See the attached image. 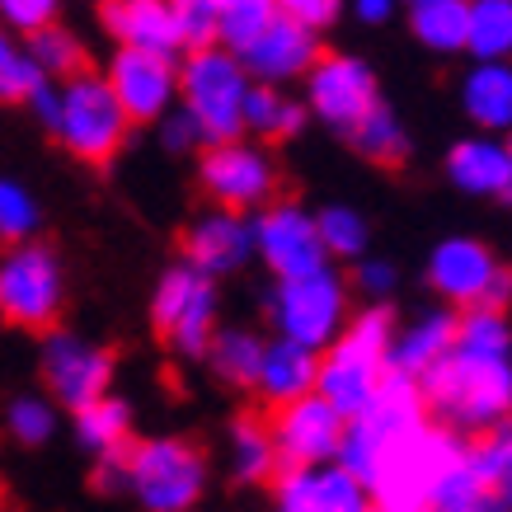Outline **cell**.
<instances>
[{
  "label": "cell",
  "mask_w": 512,
  "mask_h": 512,
  "mask_svg": "<svg viewBox=\"0 0 512 512\" xmlns=\"http://www.w3.org/2000/svg\"><path fill=\"white\" fill-rule=\"evenodd\" d=\"M5 428H10L15 442L38 447V442H47L52 428H57V409H52V400H43V395H15L10 409H5Z\"/></svg>",
  "instance_id": "40"
},
{
  "label": "cell",
  "mask_w": 512,
  "mask_h": 512,
  "mask_svg": "<svg viewBox=\"0 0 512 512\" xmlns=\"http://www.w3.org/2000/svg\"><path fill=\"white\" fill-rule=\"evenodd\" d=\"M104 76H109L113 94H118V104L127 109L132 123H160V118H170V104L179 99L184 62L137 52V47H118Z\"/></svg>",
  "instance_id": "16"
},
{
  "label": "cell",
  "mask_w": 512,
  "mask_h": 512,
  "mask_svg": "<svg viewBox=\"0 0 512 512\" xmlns=\"http://www.w3.org/2000/svg\"><path fill=\"white\" fill-rule=\"evenodd\" d=\"M306 109H315V118H325L329 127L353 137V127L372 109H381L372 66L353 52H325L306 76Z\"/></svg>",
  "instance_id": "13"
},
{
  "label": "cell",
  "mask_w": 512,
  "mask_h": 512,
  "mask_svg": "<svg viewBox=\"0 0 512 512\" xmlns=\"http://www.w3.org/2000/svg\"><path fill=\"white\" fill-rule=\"evenodd\" d=\"M38 231V202L24 184L0 179V235L5 240H29Z\"/></svg>",
  "instance_id": "41"
},
{
  "label": "cell",
  "mask_w": 512,
  "mask_h": 512,
  "mask_svg": "<svg viewBox=\"0 0 512 512\" xmlns=\"http://www.w3.org/2000/svg\"><path fill=\"white\" fill-rule=\"evenodd\" d=\"M353 15H357V19H367V24H381V19L390 15V0H357Z\"/></svg>",
  "instance_id": "49"
},
{
  "label": "cell",
  "mask_w": 512,
  "mask_h": 512,
  "mask_svg": "<svg viewBox=\"0 0 512 512\" xmlns=\"http://www.w3.org/2000/svg\"><path fill=\"white\" fill-rule=\"evenodd\" d=\"M29 52L38 57L47 80H66L71 85L76 76H85V43L71 29H62V24H52L38 38H29Z\"/></svg>",
  "instance_id": "35"
},
{
  "label": "cell",
  "mask_w": 512,
  "mask_h": 512,
  "mask_svg": "<svg viewBox=\"0 0 512 512\" xmlns=\"http://www.w3.org/2000/svg\"><path fill=\"white\" fill-rule=\"evenodd\" d=\"M264 357H268V343L259 339L254 329L231 325V329H221L217 334L207 362H212V372H217L221 381H231V386H259Z\"/></svg>",
  "instance_id": "28"
},
{
  "label": "cell",
  "mask_w": 512,
  "mask_h": 512,
  "mask_svg": "<svg viewBox=\"0 0 512 512\" xmlns=\"http://www.w3.org/2000/svg\"><path fill=\"white\" fill-rule=\"evenodd\" d=\"M320 357L325 353H311V348H301V343L273 339L254 390H259L273 409H287V404H296V400H311L315 390H320Z\"/></svg>",
  "instance_id": "24"
},
{
  "label": "cell",
  "mask_w": 512,
  "mask_h": 512,
  "mask_svg": "<svg viewBox=\"0 0 512 512\" xmlns=\"http://www.w3.org/2000/svg\"><path fill=\"white\" fill-rule=\"evenodd\" d=\"M320 57H325V52H320V38H315L306 24H296L292 15H282V5H278L273 29L249 47L240 62H245V71L254 76V85H282V80L311 76Z\"/></svg>",
  "instance_id": "20"
},
{
  "label": "cell",
  "mask_w": 512,
  "mask_h": 512,
  "mask_svg": "<svg viewBox=\"0 0 512 512\" xmlns=\"http://www.w3.org/2000/svg\"><path fill=\"white\" fill-rule=\"evenodd\" d=\"M94 489H104V494H118V489H132V451H109V456H99V466H94Z\"/></svg>",
  "instance_id": "43"
},
{
  "label": "cell",
  "mask_w": 512,
  "mask_h": 512,
  "mask_svg": "<svg viewBox=\"0 0 512 512\" xmlns=\"http://www.w3.org/2000/svg\"><path fill=\"white\" fill-rule=\"evenodd\" d=\"M409 29L428 52H466L470 47V5L466 0H414Z\"/></svg>",
  "instance_id": "27"
},
{
  "label": "cell",
  "mask_w": 512,
  "mask_h": 512,
  "mask_svg": "<svg viewBox=\"0 0 512 512\" xmlns=\"http://www.w3.org/2000/svg\"><path fill=\"white\" fill-rule=\"evenodd\" d=\"M43 381L52 390V400L66 404L71 414L90 409V404L109 400L113 381V357L99 343L80 339V334H47L43 343Z\"/></svg>",
  "instance_id": "15"
},
{
  "label": "cell",
  "mask_w": 512,
  "mask_h": 512,
  "mask_svg": "<svg viewBox=\"0 0 512 512\" xmlns=\"http://www.w3.org/2000/svg\"><path fill=\"white\" fill-rule=\"evenodd\" d=\"M508 146H512V137H508Z\"/></svg>",
  "instance_id": "51"
},
{
  "label": "cell",
  "mask_w": 512,
  "mask_h": 512,
  "mask_svg": "<svg viewBox=\"0 0 512 512\" xmlns=\"http://www.w3.org/2000/svg\"><path fill=\"white\" fill-rule=\"evenodd\" d=\"M320 221V240H325L329 259H367V221L357 217L353 207H343V202H329L315 212Z\"/></svg>",
  "instance_id": "36"
},
{
  "label": "cell",
  "mask_w": 512,
  "mask_h": 512,
  "mask_svg": "<svg viewBox=\"0 0 512 512\" xmlns=\"http://www.w3.org/2000/svg\"><path fill=\"white\" fill-rule=\"evenodd\" d=\"M466 451L470 447L451 428H433V423L423 433L404 437L400 447L381 456L376 475L367 480L376 512H433V494L466 461Z\"/></svg>",
  "instance_id": "3"
},
{
  "label": "cell",
  "mask_w": 512,
  "mask_h": 512,
  "mask_svg": "<svg viewBox=\"0 0 512 512\" xmlns=\"http://www.w3.org/2000/svg\"><path fill=\"white\" fill-rule=\"evenodd\" d=\"M353 146L367 160H376V165H400V160L409 156V132H404L400 118L381 104V109H372L353 127Z\"/></svg>",
  "instance_id": "34"
},
{
  "label": "cell",
  "mask_w": 512,
  "mask_h": 512,
  "mask_svg": "<svg viewBox=\"0 0 512 512\" xmlns=\"http://www.w3.org/2000/svg\"><path fill=\"white\" fill-rule=\"evenodd\" d=\"M151 325L174 343V353L207 357L217 343V292L212 278H202L198 268H165V278L151 292Z\"/></svg>",
  "instance_id": "8"
},
{
  "label": "cell",
  "mask_w": 512,
  "mask_h": 512,
  "mask_svg": "<svg viewBox=\"0 0 512 512\" xmlns=\"http://www.w3.org/2000/svg\"><path fill=\"white\" fill-rule=\"evenodd\" d=\"M99 15H104V29L113 33L118 47H137V52H156V57L184 52L179 15L165 0H109Z\"/></svg>",
  "instance_id": "21"
},
{
  "label": "cell",
  "mask_w": 512,
  "mask_h": 512,
  "mask_svg": "<svg viewBox=\"0 0 512 512\" xmlns=\"http://www.w3.org/2000/svg\"><path fill=\"white\" fill-rule=\"evenodd\" d=\"M268 428H273V442H278L282 470H320L339 461L348 419L329 400L311 395V400H296L287 409H273Z\"/></svg>",
  "instance_id": "12"
},
{
  "label": "cell",
  "mask_w": 512,
  "mask_h": 512,
  "mask_svg": "<svg viewBox=\"0 0 512 512\" xmlns=\"http://www.w3.org/2000/svg\"><path fill=\"white\" fill-rule=\"evenodd\" d=\"M282 15H292L296 24H306L311 33L329 29L334 19H339V0H287L282 5Z\"/></svg>",
  "instance_id": "45"
},
{
  "label": "cell",
  "mask_w": 512,
  "mask_h": 512,
  "mask_svg": "<svg viewBox=\"0 0 512 512\" xmlns=\"http://www.w3.org/2000/svg\"><path fill=\"white\" fill-rule=\"evenodd\" d=\"M461 109L484 137H512V62H475L461 85Z\"/></svg>",
  "instance_id": "25"
},
{
  "label": "cell",
  "mask_w": 512,
  "mask_h": 512,
  "mask_svg": "<svg viewBox=\"0 0 512 512\" xmlns=\"http://www.w3.org/2000/svg\"><path fill=\"white\" fill-rule=\"evenodd\" d=\"M466 512H512V508H508V503H503L498 494H484V498H475Z\"/></svg>",
  "instance_id": "50"
},
{
  "label": "cell",
  "mask_w": 512,
  "mask_h": 512,
  "mask_svg": "<svg viewBox=\"0 0 512 512\" xmlns=\"http://www.w3.org/2000/svg\"><path fill=\"white\" fill-rule=\"evenodd\" d=\"M447 179L475 198H508L512 188V146L498 137H461L447 151Z\"/></svg>",
  "instance_id": "22"
},
{
  "label": "cell",
  "mask_w": 512,
  "mask_h": 512,
  "mask_svg": "<svg viewBox=\"0 0 512 512\" xmlns=\"http://www.w3.org/2000/svg\"><path fill=\"white\" fill-rule=\"evenodd\" d=\"M52 80H47V71L38 66V57H33L29 47H15V43H0V94L10 99V104H33L38 94L47 90Z\"/></svg>",
  "instance_id": "37"
},
{
  "label": "cell",
  "mask_w": 512,
  "mask_h": 512,
  "mask_svg": "<svg viewBox=\"0 0 512 512\" xmlns=\"http://www.w3.org/2000/svg\"><path fill=\"white\" fill-rule=\"evenodd\" d=\"M428 428V400H423L419 381H409V376H386V386L376 390V400L348 423V433H343V451L334 466L353 470L357 480L367 484L381 466V456L390 447H400L404 437H414Z\"/></svg>",
  "instance_id": "5"
},
{
  "label": "cell",
  "mask_w": 512,
  "mask_h": 512,
  "mask_svg": "<svg viewBox=\"0 0 512 512\" xmlns=\"http://www.w3.org/2000/svg\"><path fill=\"white\" fill-rule=\"evenodd\" d=\"M160 137H165V146H170V151H198V146H212V141H207V132H202V127L193 123L184 109L165 118Z\"/></svg>",
  "instance_id": "44"
},
{
  "label": "cell",
  "mask_w": 512,
  "mask_h": 512,
  "mask_svg": "<svg viewBox=\"0 0 512 512\" xmlns=\"http://www.w3.org/2000/svg\"><path fill=\"white\" fill-rule=\"evenodd\" d=\"M231 475L245 484L278 480L282 475V456H278V442H273L268 419L240 414V419L231 423Z\"/></svg>",
  "instance_id": "26"
},
{
  "label": "cell",
  "mask_w": 512,
  "mask_h": 512,
  "mask_svg": "<svg viewBox=\"0 0 512 512\" xmlns=\"http://www.w3.org/2000/svg\"><path fill=\"white\" fill-rule=\"evenodd\" d=\"M198 179L207 188V198L217 207H231V212H245V207H259V202L273 198L278 188V170L268 160L264 146L254 141H221V146H207L198 165ZM273 207V202H268Z\"/></svg>",
  "instance_id": "14"
},
{
  "label": "cell",
  "mask_w": 512,
  "mask_h": 512,
  "mask_svg": "<svg viewBox=\"0 0 512 512\" xmlns=\"http://www.w3.org/2000/svg\"><path fill=\"white\" fill-rule=\"evenodd\" d=\"M470 461L480 470L484 489L498 494L512 508V419H503L498 428L475 437V442H470Z\"/></svg>",
  "instance_id": "32"
},
{
  "label": "cell",
  "mask_w": 512,
  "mask_h": 512,
  "mask_svg": "<svg viewBox=\"0 0 512 512\" xmlns=\"http://www.w3.org/2000/svg\"><path fill=\"white\" fill-rule=\"evenodd\" d=\"M268 311H273L278 339L301 343L311 353H329L343 339V329L353 325L348 320V287L334 268H320V273L296 282H278L268 296Z\"/></svg>",
  "instance_id": "6"
},
{
  "label": "cell",
  "mask_w": 512,
  "mask_h": 512,
  "mask_svg": "<svg viewBox=\"0 0 512 512\" xmlns=\"http://www.w3.org/2000/svg\"><path fill=\"white\" fill-rule=\"evenodd\" d=\"M254 90V76L245 71V62L212 47V52H188L184 57V80H179V104L193 123L207 132L212 146L221 141H240L245 132V104Z\"/></svg>",
  "instance_id": "4"
},
{
  "label": "cell",
  "mask_w": 512,
  "mask_h": 512,
  "mask_svg": "<svg viewBox=\"0 0 512 512\" xmlns=\"http://www.w3.org/2000/svg\"><path fill=\"white\" fill-rule=\"evenodd\" d=\"M278 512H376L372 489L343 466L282 470L273 480Z\"/></svg>",
  "instance_id": "19"
},
{
  "label": "cell",
  "mask_w": 512,
  "mask_h": 512,
  "mask_svg": "<svg viewBox=\"0 0 512 512\" xmlns=\"http://www.w3.org/2000/svg\"><path fill=\"white\" fill-rule=\"evenodd\" d=\"M0 15H5V24L15 33H29V38H38L43 29H52L57 24V5L52 0H5L0 5Z\"/></svg>",
  "instance_id": "42"
},
{
  "label": "cell",
  "mask_w": 512,
  "mask_h": 512,
  "mask_svg": "<svg viewBox=\"0 0 512 512\" xmlns=\"http://www.w3.org/2000/svg\"><path fill=\"white\" fill-rule=\"evenodd\" d=\"M390 343H395V315L386 306H367L353 315V325L343 329V339L320 357V400H329L343 419L353 423L376 390L390 376Z\"/></svg>",
  "instance_id": "2"
},
{
  "label": "cell",
  "mask_w": 512,
  "mask_h": 512,
  "mask_svg": "<svg viewBox=\"0 0 512 512\" xmlns=\"http://www.w3.org/2000/svg\"><path fill=\"white\" fill-rule=\"evenodd\" d=\"M357 287L367 296H390V287H395V264H390V259H362V264H357Z\"/></svg>",
  "instance_id": "46"
},
{
  "label": "cell",
  "mask_w": 512,
  "mask_h": 512,
  "mask_svg": "<svg viewBox=\"0 0 512 512\" xmlns=\"http://www.w3.org/2000/svg\"><path fill=\"white\" fill-rule=\"evenodd\" d=\"M254 245H259V259L278 282L311 278V273L329 268L320 221L306 207H296V202H273V207H264L254 217Z\"/></svg>",
  "instance_id": "11"
},
{
  "label": "cell",
  "mask_w": 512,
  "mask_h": 512,
  "mask_svg": "<svg viewBox=\"0 0 512 512\" xmlns=\"http://www.w3.org/2000/svg\"><path fill=\"white\" fill-rule=\"evenodd\" d=\"M207 489V466L184 437H151L132 447V494L146 512H188Z\"/></svg>",
  "instance_id": "9"
},
{
  "label": "cell",
  "mask_w": 512,
  "mask_h": 512,
  "mask_svg": "<svg viewBox=\"0 0 512 512\" xmlns=\"http://www.w3.org/2000/svg\"><path fill=\"white\" fill-rule=\"evenodd\" d=\"M127 109L118 104L109 76H76L71 85H62V123H57V141H62L71 156L104 165V160L123 146Z\"/></svg>",
  "instance_id": "7"
},
{
  "label": "cell",
  "mask_w": 512,
  "mask_h": 512,
  "mask_svg": "<svg viewBox=\"0 0 512 512\" xmlns=\"http://www.w3.org/2000/svg\"><path fill=\"white\" fill-rule=\"evenodd\" d=\"M475 62L512 57V0H470V47Z\"/></svg>",
  "instance_id": "30"
},
{
  "label": "cell",
  "mask_w": 512,
  "mask_h": 512,
  "mask_svg": "<svg viewBox=\"0 0 512 512\" xmlns=\"http://www.w3.org/2000/svg\"><path fill=\"white\" fill-rule=\"evenodd\" d=\"M498 259L484 240H470V235H447L437 240V249L428 254V287H433L447 306L456 311H480L489 287L498 278Z\"/></svg>",
  "instance_id": "17"
},
{
  "label": "cell",
  "mask_w": 512,
  "mask_h": 512,
  "mask_svg": "<svg viewBox=\"0 0 512 512\" xmlns=\"http://www.w3.org/2000/svg\"><path fill=\"white\" fill-rule=\"evenodd\" d=\"M174 15H179L184 57L188 52H212V47H221V0H179Z\"/></svg>",
  "instance_id": "39"
},
{
  "label": "cell",
  "mask_w": 512,
  "mask_h": 512,
  "mask_svg": "<svg viewBox=\"0 0 512 512\" xmlns=\"http://www.w3.org/2000/svg\"><path fill=\"white\" fill-rule=\"evenodd\" d=\"M306 104H296L278 85H254L245 104V132L254 137H296L306 127Z\"/></svg>",
  "instance_id": "29"
},
{
  "label": "cell",
  "mask_w": 512,
  "mask_h": 512,
  "mask_svg": "<svg viewBox=\"0 0 512 512\" xmlns=\"http://www.w3.org/2000/svg\"><path fill=\"white\" fill-rule=\"evenodd\" d=\"M273 19H278V5H268V0H221V47L245 57L273 29Z\"/></svg>",
  "instance_id": "33"
},
{
  "label": "cell",
  "mask_w": 512,
  "mask_h": 512,
  "mask_svg": "<svg viewBox=\"0 0 512 512\" xmlns=\"http://www.w3.org/2000/svg\"><path fill=\"white\" fill-rule=\"evenodd\" d=\"M127 428H132V409H127V400H118V395H109V400H99V404H90V409H80L76 414L80 447L99 451V456L123 451L127 447Z\"/></svg>",
  "instance_id": "31"
},
{
  "label": "cell",
  "mask_w": 512,
  "mask_h": 512,
  "mask_svg": "<svg viewBox=\"0 0 512 512\" xmlns=\"http://www.w3.org/2000/svg\"><path fill=\"white\" fill-rule=\"evenodd\" d=\"M419 390L433 419L484 437L489 428L512 419V357H480L456 348L447 362H437L423 376Z\"/></svg>",
  "instance_id": "1"
},
{
  "label": "cell",
  "mask_w": 512,
  "mask_h": 512,
  "mask_svg": "<svg viewBox=\"0 0 512 512\" xmlns=\"http://www.w3.org/2000/svg\"><path fill=\"white\" fill-rule=\"evenodd\" d=\"M512 301V268H498V278H494V287H489V296H484V306L489 311H503Z\"/></svg>",
  "instance_id": "48"
},
{
  "label": "cell",
  "mask_w": 512,
  "mask_h": 512,
  "mask_svg": "<svg viewBox=\"0 0 512 512\" xmlns=\"http://www.w3.org/2000/svg\"><path fill=\"white\" fill-rule=\"evenodd\" d=\"M29 109H33V118H38L47 132H57V123H62V90H57V85H47Z\"/></svg>",
  "instance_id": "47"
},
{
  "label": "cell",
  "mask_w": 512,
  "mask_h": 512,
  "mask_svg": "<svg viewBox=\"0 0 512 512\" xmlns=\"http://www.w3.org/2000/svg\"><path fill=\"white\" fill-rule=\"evenodd\" d=\"M461 353H480V357H512V325L503 311H466L461 315Z\"/></svg>",
  "instance_id": "38"
},
{
  "label": "cell",
  "mask_w": 512,
  "mask_h": 512,
  "mask_svg": "<svg viewBox=\"0 0 512 512\" xmlns=\"http://www.w3.org/2000/svg\"><path fill=\"white\" fill-rule=\"evenodd\" d=\"M62 311V259L47 245H15L0 264V315L10 325L47 329Z\"/></svg>",
  "instance_id": "10"
},
{
  "label": "cell",
  "mask_w": 512,
  "mask_h": 512,
  "mask_svg": "<svg viewBox=\"0 0 512 512\" xmlns=\"http://www.w3.org/2000/svg\"><path fill=\"white\" fill-rule=\"evenodd\" d=\"M456 343H461V315L456 311L423 315V320H414L409 329L395 334V343H390V372L423 381L437 362H447L456 353Z\"/></svg>",
  "instance_id": "23"
},
{
  "label": "cell",
  "mask_w": 512,
  "mask_h": 512,
  "mask_svg": "<svg viewBox=\"0 0 512 512\" xmlns=\"http://www.w3.org/2000/svg\"><path fill=\"white\" fill-rule=\"evenodd\" d=\"M259 254L254 245V221L231 207H207L188 221L184 231V264L198 268L202 278H226L235 268H245Z\"/></svg>",
  "instance_id": "18"
}]
</instances>
